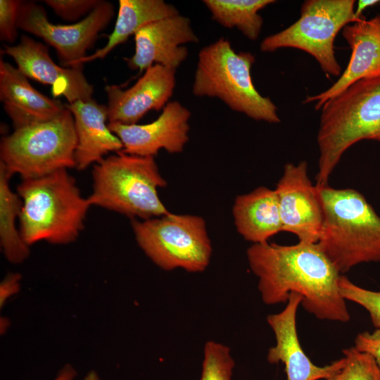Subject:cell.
Here are the masks:
<instances>
[{"mask_svg":"<svg viewBox=\"0 0 380 380\" xmlns=\"http://www.w3.org/2000/svg\"><path fill=\"white\" fill-rule=\"evenodd\" d=\"M0 100L14 129L55 119L65 105L35 89L17 67L0 61Z\"/></svg>","mask_w":380,"mask_h":380,"instance_id":"ac0fdd59","label":"cell"},{"mask_svg":"<svg viewBox=\"0 0 380 380\" xmlns=\"http://www.w3.org/2000/svg\"><path fill=\"white\" fill-rule=\"evenodd\" d=\"M354 0H306L298 20L287 28L266 37L260 43L262 52L294 48L310 54L328 75L341 76L335 56L334 39L355 16ZM364 19V18H363Z\"/></svg>","mask_w":380,"mask_h":380,"instance_id":"9c48e42d","label":"cell"},{"mask_svg":"<svg viewBox=\"0 0 380 380\" xmlns=\"http://www.w3.org/2000/svg\"><path fill=\"white\" fill-rule=\"evenodd\" d=\"M354 347L360 352L372 355L380 369V329H376L372 333H359L355 339Z\"/></svg>","mask_w":380,"mask_h":380,"instance_id":"f1b7e54d","label":"cell"},{"mask_svg":"<svg viewBox=\"0 0 380 380\" xmlns=\"http://www.w3.org/2000/svg\"><path fill=\"white\" fill-rule=\"evenodd\" d=\"M77 139L74 118L66 108L49 121L27 125L3 137L0 162L22 179L75 167Z\"/></svg>","mask_w":380,"mask_h":380,"instance_id":"52a82bcc","label":"cell"},{"mask_svg":"<svg viewBox=\"0 0 380 380\" xmlns=\"http://www.w3.org/2000/svg\"><path fill=\"white\" fill-rule=\"evenodd\" d=\"M212 18L221 25L236 27L251 40L260 35L263 24L259 11L274 0H204Z\"/></svg>","mask_w":380,"mask_h":380,"instance_id":"603a6c76","label":"cell"},{"mask_svg":"<svg viewBox=\"0 0 380 380\" xmlns=\"http://www.w3.org/2000/svg\"><path fill=\"white\" fill-rule=\"evenodd\" d=\"M276 191L282 231L295 234L299 241L317 243L324 213L316 185L308 174L305 160L286 163Z\"/></svg>","mask_w":380,"mask_h":380,"instance_id":"8fae6325","label":"cell"},{"mask_svg":"<svg viewBox=\"0 0 380 380\" xmlns=\"http://www.w3.org/2000/svg\"><path fill=\"white\" fill-rule=\"evenodd\" d=\"M20 275L11 274L8 275L1 284V305H4L6 300L11 295L16 293L19 289Z\"/></svg>","mask_w":380,"mask_h":380,"instance_id":"f546056e","label":"cell"},{"mask_svg":"<svg viewBox=\"0 0 380 380\" xmlns=\"http://www.w3.org/2000/svg\"><path fill=\"white\" fill-rule=\"evenodd\" d=\"M324 220L317 243L340 273L380 262V217L355 189L317 186Z\"/></svg>","mask_w":380,"mask_h":380,"instance_id":"3957f363","label":"cell"},{"mask_svg":"<svg viewBox=\"0 0 380 380\" xmlns=\"http://www.w3.org/2000/svg\"><path fill=\"white\" fill-rule=\"evenodd\" d=\"M113 5L103 1L84 18L71 25L51 23L43 6L33 1H22L18 27L42 38L53 46L63 66L80 67L78 63L87 56V50L99 34L114 17Z\"/></svg>","mask_w":380,"mask_h":380,"instance_id":"30bf717a","label":"cell"},{"mask_svg":"<svg viewBox=\"0 0 380 380\" xmlns=\"http://www.w3.org/2000/svg\"><path fill=\"white\" fill-rule=\"evenodd\" d=\"M84 380H100V379L96 372L91 371L87 374Z\"/></svg>","mask_w":380,"mask_h":380,"instance_id":"d6a6232c","label":"cell"},{"mask_svg":"<svg viewBox=\"0 0 380 380\" xmlns=\"http://www.w3.org/2000/svg\"><path fill=\"white\" fill-rule=\"evenodd\" d=\"M91 205L106 208L141 220L170 213L158 189L167 185L154 157L122 151L94 165Z\"/></svg>","mask_w":380,"mask_h":380,"instance_id":"5b68a950","label":"cell"},{"mask_svg":"<svg viewBox=\"0 0 380 380\" xmlns=\"http://www.w3.org/2000/svg\"><path fill=\"white\" fill-rule=\"evenodd\" d=\"M301 301L300 295L292 293L282 311L267 317L276 340L275 346L268 350L267 360L271 364L283 363L287 380H326L343 366L344 359L320 367L305 354L296 329V313Z\"/></svg>","mask_w":380,"mask_h":380,"instance_id":"2e32d148","label":"cell"},{"mask_svg":"<svg viewBox=\"0 0 380 380\" xmlns=\"http://www.w3.org/2000/svg\"><path fill=\"white\" fill-rule=\"evenodd\" d=\"M4 53L14 60L18 69L27 77L50 85L54 97L63 96L68 103L93 99L94 87L86 79L82 66L57 65L45 44L22 35L17 45H5Z\"/></svg>","mask_w":380,"mask_h":380,"instance_id":"5bb4252c","label":"cell"},{"mask_svg":"<svg viewBox=\"0 0 380 380\" xmlns=\"http://www.w3.org/2000/svg\"><path fill=\"white\" fill-rule=\"evenodd\" d=\"M22 1L0 0V39L14 42L18 35V17Z\"/></svg>","mask_w":380,"mask_h":380,"instance_id":"83f0119b","label":"cell"},{"mask_svg":"<svg viewBox=\"0 0 380 380\" xmlns=\"http://www.w3.org/2000/svg\"><path fill=\"white\" fill-rule=\"evenodd\" d=\"M13 175L0 162V243L6 259L14 264L23 262L30 254L29 246L23 241L16 226L23 201L10 185Z\"/></svg>","mask_w":380,"mask_h":380,"instance_id":"7402d4cb","label":"cell"},{"mask_svg":"<svg viewBox=\"0 0 380 380\" xmlns=\"http://www.w3.org/2000/svg\"><path fill=\"white\" fill-rule=\"evenodd\" d=\"M380 2L379 0H360L357 4V6L355 8V16L358 20L365 18L362 16L363 11L368 7L372 6Z\"/></svg>","mask_w":380,"mask_h":380,"instance_id":"4dcf8cb0","label":"cell"},{"mask_svg":"<svg viewBox=\"0 0 380 380\" xmlns=\"http://www.w3.org/2000/svg\"><path fill=\"white\" fill-rule=\"evenodd\" d=\"M238 232L253 243L267 242L282 231L278 197L274 189L260 186L236 196L232 208Z\"/></svg>","mask_w":380,"mask_h":380,"instance_id":"ffe728a7","label":"cell"},{"mask_svg":"<svg viewBox=\"0 0 380 380\" xmlns=\"http://www.w3.org/2000/svg\"><path fill=\"white\" fill-rule=\"evenodd\" d=\"M136 241L160 268L201 272L208 266L212 245L203 217L193 215H166L132 220Z\"/></svg>","mask_w":380,"mask_h":380,"instance_id":"ba28073f","label":"cell"},{"mask_svg":"<svg viewBox=\"0 0 380 380\" xmlns=\"http://www.w3.org/2000/svg\"><path fill=\"white\" fill-rule=\"evenodd\" d=\"M342 34L351 49L350 61L339 78L327 90L305 98L318 110L329 99L363 79L380 77V13L347 25Z\"/></svg>","mask_w":380,"mask_h":380,"instance_id":"e0dca14e","label":"cell"},{"mask_svg":"<svg viewBox=\"0 0 380 380\" xmlns=\"http://www.w3.org/2000/svg\"><path fill=\"white\" fill-rule=\"evenodd\" d=\"M134 36V53L125 61L131 70L139 72L153 63L176 70L188 56L183 45L198 42L190 19L180 14L148 23Z\"/></svg>","mask_w":380,"mask_h":380,"instance_id":"4fadbf2b","label":"cell"},{"mask_svg":"<svg viewBox=\"0 0 380 380\" xmlns=\"http://www.w3.org/2000/svg\"><path fill=\"white\" fill-rule=\"evenodd\" d=\"M246 255L265 304L286 303L291 293H296L304 309L317 319L350 320L338 288L341 274L317 243H253Z\"/></svg>","mask_w":380,"mask_h":380,"instance_id":"6da1fadb","label":"cell"},{"mask_svg":"<svg viewBox=\"0 0 380 380\" xmlns=\"http://www.w3.org/2000/svg\"><path fill=\"white\" fill-rule=\"evenodd\" d=\"M178 14L173 5L163 0H119L117 20L106 44L80 60L78 65L104 58L144 25Z\"/></svg>","mask_w":380,"mask_h":380,"instance_id":"44dd1931","label":"cell"},{"mask_svg":"<svg viewBox=\"0 0 380 380\" xmlns=\"http://www.w3.org/2000/svg\"><path fill=\"white\" fill-rule=\"evenodd\" d=\"M190 110L178 101L168 102L154 121L144 125L108 122L109 129L121 141L122 152L155 157L163 148L180 153L189 140Z\"/></svg>","mask_w":380,"mask_h":380,"instance_id":"7c38bea8","label":"cell"},{"mask_svg":"<svg viewBox=\"0 0 380 380\" xmlns=\"http://www.w3.org/2000/svg\"><path fill=\"white\" fill-rule=\"evenodd\" d=\"M71 112L77 139L75 168L83 170L104 158L110 152L122 151L120 139L109 129L108 107L93 99L65 104Z\"/></svg>","mask_w":380,"mask_h":380,"instance_id":"d6986e66","label":"cell"},{"mask_svg":"<svg viewBox=\"0 0 380 380\" xmlns=\"http://www.w3.org/2000/svg\"><path fill=\"white\" fill-rule=\"evenodd\" d=\"M234 366L231 350L227 346L208 341L203 348L200 380H232Z\"/></svg>","mask_w":380,"mask_h":380,"instance_id":"d4e9b609","label":"cell"},{"mask_svg":"<svg viewBox=\"0 0 380 380\" xmlns=\"http://www.w3.org/2000/svg\"><path fill=\"white\" fill-rule=\"evenodd\" d=\"M343 366L326 380H380V369L374 357L351 347L343 350Z\"/></svg>","mask_w":380,"mask_h":380,"instance_id":"cb8c5ba5","label":"cell"},{"mask_svg":"<svg viewBox=\"0 0 380 380\" xmlns=\"http://www.w3.org/2000/svg\"><path fill=\"white\" fill-rule=\"evenodd\" d=\"M317 186L328 180L344 153L357 142H380V77L363 79L327 101L320 108Z\"/></svg>","mask_w":380,"mask_h":380,"instance_id":"277c9868","label":"cell"},{"mask_svg":"<svg viewBox=\"0 0 380 380\" xmlns=\"http://www.w3.org/2000/svg\"><path fill=\"white\" fill-rule=\"evenodd\" d=\"M254 63L252 53H237L229 40L220 37L198 53L193 94L218 98L232 110L257 121L280 122L275 104L253 84L251 71Z\"/></svg>","mask_w":380,"mask_h":380,"instance_id":"8992f818","label":"cell"},{"mask_svg":"<svg viewBox=\"0 0 380 380\" xmlns=\"http://www.w3.org/2000/svg\"><path fill=\"white\" fill-rule=\"evenodd\" d=\"M340 293L345 300L354 302L367 310L376 329H380V291L363 289L341 275L338 280Z\"/></svg>","mask_w":380,"mask_h":380,"instance_id":"484cf974","label":"cell"},{"mask_svg":"<svg viewBox=\"0 0 380 380\" xmlns=\"http://www.w3.org/2000/svg\"><path fill=\"white\" fill-rule=\"evenodd\" d=\"M175 71L154 64L126 90L117 85H106L108 121L134 125L148 111L163 109L174 92Z\"/></svg>","mask_w":380,"mask_h":380,"instance_id":"9a60e30c","label":"cell"},{"mask_svg":"<svg viewBox=\"0 0 380 380\" xmlns=\"http://www.w3.org/2000/svg\"><path fill=\"white\" fill-rule=\"evenodd\" d=\"M17 193L23 201L19 230L29 246L42 241L70 243L84 229L91 205L68 170L22 179Z\"/></svg>","mask_w":380,"mask_h":380,"instance_id":"7a4b0ae2","label":"cell"},{"mask_svg":"<svg viewBox=\"0 0 380 380\" xmlns=\"http://www.w3.org/2000/svg\"><path fill=\"white\" fill-rule=\"evenodd\" d=\"M101 1V0L44 1L58 17L67 21H77L85 15H88Z\"/></svg>","mask_w":380,"mask_h":380,"instance_id":"4316f807","label":"cell"},{"mask_svg":"<svg viewBox=\"0 0 380 380\" xmlns=\"http://www.w3.org/2000/svg\"><path fill=\"white\" fill-rule=\"evenodd\" d=\"M77 375L75 369L69 365L63 367L53 380H74Z\"/></svg>","mask_w":380,"mask_h":380,"instance_id":"1f68e13d","label":"cell"}]
</instances>
